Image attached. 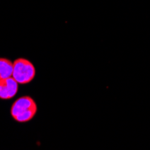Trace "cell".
<instances>
[{
	"label": "cell",
	"instance_id": "cell-1",
	"mask_svg": "<svg viewBox=\"0 0 150 150\" xmlns=\"http://www.w3.org/2000/svg\"><path fill=\"white\" fill-rule=\"evenodd\" d=\"M37 112V105L30 96H23L17 99L11 107V116L17 122L30 121Z\"/></svg>",
	"mask_w": 150,
	"mask_h": 150
},
{
	"label": "cell",
	"instance_id": "cell-2",
	"mask_svg": "<svg viewBox=\"0 0 150 150\" xmlns=\"http://www.w3.org/2000/svg\"><path fill=\"white\" fill-rule=\"evenodd\" d=\"M36 75L33 63L25 59H18L13 62L12 77L20 85H26L32 82Z\"/></svg>",
	"mask_w": 150,
	"mask_h": 150
},
{
	"label": "cell",
	"instance_id": "cell-3",
	"mask_svg": "<svg viewBox=\"0 0 150 150\" xmlns=\"http://www.w3.org/2000/svg\"><path fill=\"white\" fill-rule=\"evenodd\" d=\"M18 91V83L12 76L0 80V99L13 98Z\"/></svg>",
	"mask_w": 150,
	"mask_h": 150
},
{
	"label": "cell",
	"instance_id": "cell-4",
	"mask_svg": "<svg viewBox=\"0 0 150 150\" xmlns=\"http://www.w3.org/2000/svg\"><path fill=\"white\" fill-rule=\"evenodd\" d=\"M13 70V63L7 59H0V80L11 77Z\"/></svg>",
	"mask_w": 150,
	"mask_h": 150
}]
</instances>
